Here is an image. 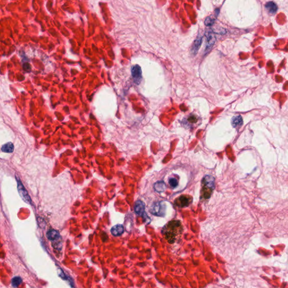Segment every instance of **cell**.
<instances>
[{"label":"cell","mask_w":288,"mask_h":288,"mask_svg":"<svg viewBox=\"0 0 288 288\" xmlns=\"http://www.w3.org/2000/svg\"><path fill=\"white\" fill-rule=\"evenodd\" d=\"M145 204L143 202L140 201H136L135 205V211L137 215L143 216L145 213Z\"/></svg>","instance_id":"ba28073f"},{"label":"cell","mask_w":288,"mask_h":288,"mask_svg":"<svg viewBox=\"0 0 288 288\" xmlns=\"http://www.w3.org/2000/svg\"><path fill=\"white\" fill-rule=\"evenodd\" d=\"M47 237L51 241H55L60 239L59 233L55 230H50L47 233Z\"/></svg>","instance_id":"5bb4252c"},{"label":"cell","mask_w":288,"mask_h":288,"mask_svg":"<svg viewBox=\"0 0 288 288\" xmlns=\"http://www.w3.org/2000/svg\"><path fill=\"white\" fill-rule=\"evenodd\" d=\"M201 43H202V37L198 36L197 38L195 40L192 45V49H191V53L192 54L196 55L197 54L198 50L201 46Z\"/></svg>","instance_id":"7c38bea8"},{"label":"cell","mask_w":288,"mask_h":288,"mask_svg":"<svg viewBox=\"0 0 288 288\" xmlns=\"http://www.w3.org/2000/svg\"><path fill=\"white\" fill-rule=\"evenodd\" d=\"M14 149V145L12 143H8L3 145L1 148L2 151L5 153H12Z\"/></svg>","instance_id":"9a60e30c"},{"label":"cell","mask_w":288,"mask_h":288,"mask_svg":"<svg viewBox=\"0 0 288 288\" xmlns=\"http://www.w3.org/2000/svg\"><path fill=\"white\" fill-rule=\"evenodd\" d=\"M215 36L212 34H208L207 35V40L205 44V51H208L212 48L214 44L215 43Z\"/></svg>","instance_id":"9c48e42d"},{"label":"cell","mask_w":288,"mask_h":288,"mask_svg":"<svg viewBox=\"0 0 288 288\" xmlns=\"http://www.w3.org/2000/svg\"><path fill=\"white\" fill-rule=\"evenodd\" d=\"M131 73L134 82L136 84H139L142 79V70L140 66L138 65H136L132 67Z\"/></svg>","instance_id":"8992f818"},{"label":"cell","mask_w":288,"mask_h":288,"mask_svg":"<svg viewBox=\"0 0 288 288\" xmlns=\"http://www.w3.org/2000/svg\"><path fill=\"white\" fill-rule=\"evenodd\" d=\"M22 282V280L20 277H14L12 278V286L15 288L18 287V286L21 285V283Z\"/></svg>","instance_id":"e0dca14e"},{"label":"cell","mask_w":288,"mask_h":288,"mask_svg":"<svg viewBox=\"0 0 288 288\" xmlns=\"http://www.w3.org/2000/svg\"><path fill=\"white\" fill-rule=\"evenodd\" d=\"M243 124V120L240 116H237L233 117L231 120V125L235 128H240Z\"/></svg>","instance_id":"30bf717a"},{"label":"cell","mask_w":288,"mask_h":288,"mask_svg":"<svg viewBox=\"0 0 288 288\" xmlns=\"http://www.w3.org/2000/svg\"><path fill=\"white\" fill-rule=\"evenodd\" d=\"M215 188V178L212 176L206 175L201 181V199H208L210 198Z\"/></svg>","instance_id":"7a4b0ae2"},{"label":"cell","mask_w":288,"mask_h":288,"mask_svg":"<svg viewBox=\"0 0 288 288\" xmlns=\"http://www.w3.org/2000/svg\"><path fill=\"white\" fill-rule=\"evenodd\" d=\"M166 207L165 205L162 203H158L152 207L151 212L154 215L163 216L165 215Z\"/></svg>","instance_id":"52a82bcc"},{"label":"cell","mask_w":288,"mask_h":288,"mask_svg":"<svg viewBox=\"0 0 288 288\" xmlns=\"http://www.w3.org/2000/svg\"><path fill=\"white\" fill-rule=\"evenodd\" d=\"M17 181L18 183V192L21 195V197L22 198L25 202L30 204V203L31 202V200L30 196L28 195L26 188L24 187L23 185L21 183L19 178L17 177Z\"/></svg>","instance_id":"5b68a950"},{"label":"cell","mask_w":288,"mask_h":288,"mask_svg":"<svg viewBox=\"0 0 288 288\" xmlns=\"http://www.w3.org/2000/svg\"><path fill=\"white\" fill-rule=\"evenodd\" d=\"M214 22H215V19H213L212 18H210V17H208L205 21V24L207 26H211L213 24Z\"/></svg>","instance_id":"d6986e66"},{"label":"cell","mask_w":288,"mask_h":288,"mask_svg":"<svg viewBox=\"0 0 288 288\" xmlns=\"http://www.w3.org/2000/svg\"><path fill=\"white\" fill-rule=\"evenodd\" d=\"M124 232V227L122 224H116L111 228V233L115 236L121 235Z\"/></svg>","instance_id":"8fae6325"},{"label":"cell","mask_w":288,"mask_h":288,"mask_svg":"<svg viewBox=\"0 0 288 288\" xmlns=\"http://www.w3.org/2000/svg\"><path fill=\"white\" fill-rule=\"evenodd\" d=\"M183 231V227L180 220H172L163 227L162 233L169 244H173L180 238Z\"/></svg>","instance_id":"6da1fadb"},{"label":"cell","mask_w":288,"mask_h":288,"mask_svg":"<svg viewBox=\"0 0 288 288\" xmlns=\"http://www.w3.org/2000/svg\"><path fill=\"white\" fill-rule=\"evenodd\" d=\"M265 7L266 10H267L269 14H275L277 10V6L276 3H274V2H268L266 4Z\"/></svg>","instance_id":"4fadbf2b"},{"label":"cell","mask_w":288,"mask_h":288,"mask_svg":"<svg viewBox=\"0 0 288 288\" xmlns=\"http://www.w3.org/2000/svg\"><path fill=\"white\" fill-rule=\"evenodd\" d=\"M154 188L155 190L158 192H163L166 190V184L162 181L157 182L154 185Z\"/></svg>","instance_id":"2e32d148"},{"label":"cell","mask_w":288,"mask_h":288,"mask_svg":"<svg viewBox=\"0 0 288 288\" xmlns=\"http://www.w3.org/2000/svg\"><path fill=\"white\" fill-rule=\"evenodd\" d=\"M201 120L198 115L192 113L190 114L187 116H185L183 118L182 122V125L185 128L193 129L197 127Z\"/></svg>","instance_id":"3957f363"},{"label":"cell","mask_w":288,"mask_h":288,"mask_svg":"<svg viewBox=\"0 0 288 288\" xmlns=\"http://www.w3.org/2000/svg\"><path fill=\"white\" fill-rule=\"evenodd\" d=\"M192 202V197L190 195H182L178 197L175 201V204L178 207H188Z\"/></svg>","instance_id":"277c9868"},{"label":"cell","mask_w":288,"mask_h":288,"mask_svg":"<svg viewBox=\"0 0 288 288\" xmlns=\"http://www.w3.org/2000/svg\"><path fill=\"white\" fill-rule=\"evenodd\" d=\"M169 183L172 188H175L177 186L178 181L176 178H171L169 180Z\"/></svg>","instance_id":"ac0fdd59"}]
</instances>
